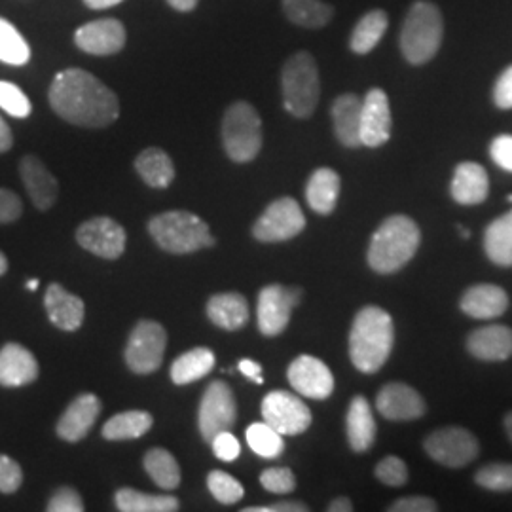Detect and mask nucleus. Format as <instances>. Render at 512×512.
Returning <instances> with one entry per match:
<instances>
[{
  "label": "nucleus",
  "mask_w": 512,
  "mask_h": 512,
  "mask_svg": "<svg viewBox=\"0 0 512 512\" xmlns=\"http://www.w3.org/2000/svg\"><path fill=\"white\" fill-rule=\"evenodd\" d=\"M120 2H124V0H84V4L92 10H107L112 6H118Z\"/></svg>",
  "instance_id": "56"
},
{
  "label": "nucleus",
  "mask_w": 512,
  "mask_h": 512,
  "mask_svg": "<svg viewBox=\"0 0 512 512\" xmlns=\"http://www.w3.org/2000/svg\"><path fill=\"white\" fill-rule=\"evenodd\" d=\"M361 109L363 101L355 93H344L332 103L334 133L344 147H361Z\"/></svg>",
  "instance_id": "23"
},
{
  "label": "nucleus",
  "mask_w": 512,
  "mask_h": 512,
  "mask_svg": "<svg viewBox=\"0 0 512 512\" xmlns=\"http://www.w3.org/2000/svg\"><path fill=\"white\" fill-rule=\"evenodd\" d=\"M135 169L152 188H167L175 179V165L162 148L143 150L135 160Z\"/></svg>",
  "instance_id": "31"
},
{
  "label": "nucleus",
  "mask_w": 512,
  "mask_h": 512,
  "mask_svg": "<svg viewBox=\"0 0 512 512\" xmlns=\"http://www.w3.org/2000/svg\"><path fill=\"white\" fill-rule=\"evenodd\" d=\"M44 308L57 329L74 332L80 329L86 317L84 300L69 293L59 283H52L44 296Z\"/></svg>",
  "instance_id": "21"
},
{
  "label": "nucleus",
  "mask_w": 512,
  "mask_h": 512,
  "mask_svg": "<svg viewBox=\"0 0 512 512\" xmlns=\"http://www.w3.org/2000/svg\"><path fill=\"white\" fill-rule=\"evenodd\" d=\"M376 408L385 420H418L425 414V403L420 393L410 385L395 382L382 387L376 399Z\"/></svg>",
  "instance_id": "19"
},
{
  "label": "nucleus",
  "mask_w": 512,
  "mask_h": 512,
  "mask_svg": "<svg viewBox=\"0 0 512 512\" xmlns=\"http://www.w3.org/2000/svg\"><path fill=\"white\" fill-rule=\"evenodd\" d=\"M283 12L304 29H321L334 18V8L321 0H283Z\"/></svg>",
  "instance_id": "34"
},
{
  "label": "nucleus",
  "mask_w": 512,
  "mask_h": 512,
  "mask_svg": "<svg viewBox=\"0 0 512 512\" xmlns=\"http://www.w3.org/2000/svg\"><path fill=\"white\" fill-rule=\"evenodd\" d=\"M238 368L243 376H247L255 384H264V380H262V366L258 365L253 359H241Z\"/></svg>",
  "instance_id": "53"
},
{
  "label": "nucleus",
  "mask_w": 512,
  "mask_h": 512,
  "mask_svg": "<svg viewBox=\"0 0 512 512\" xmlns=\"http://www.w3.org/2000/svg\"><path fill=\"white\" fill-rule=\"evenodd\" d=\"M467 349L480 361H505L512 355V330L503 325L476 329L467 338Z\"/></svg>",
  "instance_id": "24"
},
{
  "label": "nucleus",
  "mask_w": 512,
  "mask_h": 512,
  "mask_svg": "<svg viewBox=\"0 0 512 512\" xmlns=\"http://www.w3.org/2000/svg\"><path fill=\"white\" fill-rule=\"evenodd\" d=\"M209 444L213 446L215 456L222 459V461H234L241 454V444H239V440L230 431H222Z\"/></svg>",
  "instance_id": "47"
},
{
  "label": "nucleus",
  "mask_w": 512,
  "mask_h": 512,
  "mask_svg": "<svg viewBox=\"0 0 512 512\" xmlns=\"http://www.w3.org/2000/svg\"><path fill=\"white\" fill-rule=\"evenodd\" d=\"M148 234L162 251L171 255L196 253L217 243L209 232V224L188 211H167L152 217Z\"/></svg>",
  "instance_id": "4"
},
{
  "label": "nucleus",
  "mask_w": 512,
  "mask_h": 512,
  "mask_svg": "<svg viewBox=\"0 0 512 512\" xmlns=\"http://www.w3.org/2000/svg\"><path fill=\"white\" fill-rule=\"evenodd\" d=\"M420 239V228L410 217L385 219L370 239L368 266L382 275L399 272L416 255Z\"/></svg>",
  "instance_id": "3"
},
{
  "label": "nucleus",
  "mask_w": 512,
  "mask_h": 512,
  "mask_svg": "<svg viewBox=\"0 0 512 512\" xmlns=\"http://www.w3.org/2000/svg\"><path fill=\"white\" fill-rule=\"evenodd\" d=\"M340 175L330 167H319L311 173L306 186L308 205L319 215H330L340 196Z\"/></svg>",
  "instance_id": "29"
},
{
  "label": "nucleus",
  "mask_w": 512,
  "mask_h": 512,
  "mask_svg": "<svg viewBox=\"0 0 512 512\" xmlns=\"http://www.w3.org/2000/svg\"><path fill=\"white\" fill-rule=\"evenodd\" d=\"M476 484L494 492H511L512 465L509 463L486 465L476 473Z\"/></svg>",
  "instance_id": "41"
},
{
  "label": "nucleus",
  "mask_w": 512,
  "mask_h": 512,
  "mask_svg": "<svg viewBox=\"0 0 512 512\" xmlns=\"http://www.w3.org/2000/svg\"><path fill=\"white\" fill-rule=\"evenodd\" d=\"M283 105L294 118H310L317 109L321 82L315 57L308 52L291 55L281 71Z\"/></svg>",
  "instance_id": "6"
},
{
  "label": "nucleus",
  "mask_w": 512,
  "mask_h": 512,
  "mask_svg": "<svg viewBox=\"0 0 512 512\" xmlns=\"http://www.w3.org/2000/svg\"><path fill=\"white\" fill-rule=\"evenodd\" d=\"M126 27L118 19H97L74 33L76 46L92 55L118 54L126 46Z\"/></svg>",
  "instance_id": "16"
},
{
  "label": "nucleus",
  "mask_w": 512,
  "mask_h": 512,
  "mask_svg": "<svg viewBox=\"0 0 512 512\" xmlns=\"http://www.w3.org/2000/svg\"><path fill=\"white\" fill-rule=\"evenodd\" d=\"M459 232H461V238H469L471 234H469V230L467 228H463V226H459Z\"/></svg>",
  "instance_id": "61"
},
{
  "label": "nucleus",
  "mask_w": 512,
  "mask_h": 512,
  "mask_svg": "<svg viewBox=\"0 0 512 512\" xmlns=\"http://www.w3.org/2000/svg\"><path fill=\"white\" fill-rule=\"evenodd\" d=\"M444 21L439 8L429 0L410 6L401 27V52L412 65H425L439 54Z\"/></svg>",
  "instance_id": "5"
},
{
  "label": "nucleus",
  "mask_w": 512,
  "mask_h": 512,
  "mask_svg": "<svg viewBox=\"0 0 512 512\" xmlns=\"http://www.w3.org/2000/svg\"><path fill=\"white\" fill-rule=\"evenodd\" d=\"M260 484L272 494H291L296 488V478L289 467H272L260 475Z\"/></svg>",
  "instance_id": "43"
},
{
  "label": "nucleus",
  "mask_w": 512,
  "mask_h": 512,
  "mask_svg": "<svg viewBox=\"0 0 512 512\" xmlns=\"http://www.w3.org/2000/svg\"><path fill=\"white\" fill-rule=\"evenodd\" d=\"M308 505L300 503V501H281V503H274L268 507H249L243 509V512H306Z\"/></svg>",
  "instance_id": "52"
},
{
  "label": "nucleus",
  "mask_w": 512,
  "mask_h": 512,
  "mask_svg": "<svg viewBox=\"0 0 512 512\" xmlns=\"http://www.w3.org/2000/svg\"><path fill=\"white\" fill-rule=\"evenodd\" d=\"M387 25H389V19H387L384 10L368 12L357 21V25L351 33V38H349V48L355 54H370L384 37Z\"/></svg>",
  "instance_id": "33"
},
{
  "label": "nucleus",
  "mask_w": 512,
  "mask_h": 512,
  "mask_svg": "<svg viewBox=\"0 0 512 512\" xmlns=\"http://www.w3.org/2000/svg\"><path fill=\"white\" fill-rule=\"evenodd\" d=\"M12 147H14L12 129H10V126H8V124L2 120V116H0V154L8 152Z\"/></svg>",
  "instance_id": "54"
},
{
  "label": "nucleus",
  "mask_w": 512,
  "mask_h": 512,
  "mask_svg": "<svg viewBox=\"0 0 512 512\" xmlns=\"http://www.w3.org/2000/svg\"><path fill=\"white\" fill-rule=\"evenodd\" d=\"M238 418V404L232 387L224 382H211L203 393L198 425L203 440L211 442L222 431H230Z\"/></svg>",
  "instance_id": "10"
},
{
  "label": "nucleus",
  "mask_w": 512,
  "mask_h": 512,
  "mask_svg": "<svg viewBox=\"0 0 512 512\" xmlns=\"http://www.w3.org/2000/svg\"><path fill=\"white\" fill-rule=\"evenodd\" d=\"M40 374L35 355L21 344H6L0 348V385L23 387L33 384Z\"/></svg>",
  "instance_id": "22"
},
{
  "label": "nucleus",
  "mask_w": 512,
  "mask_h": 512,
  "mask_svg": "<svg viewBox=\"0 0 512 512\" xmlns=\"http://www.w3.org/2000/svg\"><path fill=\"white\" fill-rule=\"evenodd\" d=\"M222 145L236 164L253 162L262 148V120L247 101L230 105L222 118Z\"/></svg>",
  "instance_id": "7"
},
{
  "label": "nucleus",
  "mask_w": 512,
  "mask_h": 512,
  "mask_svg": "<svg viewBox=\"0 0 512 512\" xmlns=\"http://www.w3.org/2000/svg\"><path fill=\"white\" fill-rule=\"evenodd\" d=\"M143 465L154 484L162 490H175L181 484V467L164 448L148 450Z\"/></svg>",
  "instance_id": "37"
},
{
  "label": "nucleus",
  "mask_w": 512,
  "mask_h": 512,
  "mask_svg": "<svg viewBox=\"0 0 512 512\" xmlns=\"http://www.w3.org/2000/svg\"><path fill=\"white\" fill-rule=\"evenodd\" d=\"M171 8L179 12H192L198 6V0H167Z\"/></svg>",
  "instance_id": "57"
},
{
  "label": "nucleus",
  "mask_w": 512,
  "mask_h": 512,
  "mask_svg": "<svg viewBox=\"0 0 512 512\" xmlns=\"http://www.w3.org/2000/svg\"><path fill=\"white\" fill-rule=\"evenodd\" d=\"M391 107L384 90L372 88L366 93L361 109V145L378 148L391 137Z\"/></svg>",
  "instance_id": "17"
},
{
  "label": "nucleus",
  "mask_w": 512,
  "mask_h": 512,
  "mask_svg": "<svg viewBox=\"0 0 512 512\" xmlns=\"http://www.w3.org/2000/svg\"><path fill=\"white\" fill-rule=\"evenodd\" d=\"M48 99L55 114L73 126L107 128L120 116L116 93L82 69L55 74Z\"/></svg>",
  "instance_id": "1"
},
{
  "label": "nucleus",
  "mask_w": 512,
  "mask_h": 512,
  "mask_svg": "<svg viewBox=\"0 0 512 512\" xmlns=\"http://www.w3.org/2000/svg\"><path fill=\"white\" fill-rule=\"evenodd\" d=\"M287 376L294 391L308 399L323 401L329 399L334 391V376L329 366L311 355L296 357L287 370Z\"/></svg>",
  "instance_id": "15"
},
{
  "label": "nucleus",
  "mask_w": 512,
  "mask_h": 512,
  "mask_svg": "<svg viewBox=\"0 0 512 512\" xmlns=\"http://www.w3.org/2000/svg\"><path fill=\"white\" fill-rule=\"evenodd\" d=\"M101 414V401L93 393L78 395L57 421V437L67 442L84 439Z\"/></svg>",
  "instance_id": "20"
},
{
  "label": "nucleus",
  "mask_w": 512,
  "mask_h": 512,
  "mask_svg": "<svg viewBox=\"0 0 512 512\" xmlns=\"http://www.w3.org/2000/svg\"><path fill=\"white\" fill-rule=\"evenodd\" d=\"M0 109L14 118H27L33 110L29 97L12 82L0 80Z\"/></svg>",
  "instance_id": "42"
},
{
  "label": "nucleus",
  "mask_w": 512,
  "mask_h": 512,
  "mask_svg": "<svg viewBox=\"0 0 512 512\" xmlns=\"http://www.w3.org/2000/svg\"><path fill=\"white\" fill-rule=\"evenodd\" d=\"M395 342L393 319L378 306H366L355 315L349 332V357L351 363L365 372H378L391 355Z\"/></svg>",
  "instance_id": "2"
},
{
  "label": "nucleus",
  "mask_w": 512,
  "mask_h": 512,
  "mask_svg": "<svg viewBox=\"0 0 512 512\" xmlns=\"http://www.w3.org/2000/svg\"><path fill=\"white\" fill-rule=\"evenodd\" d=\"M452 198L461 205H476L488 198L490 181L482 165L475 162H463L456 167L454 181L450 186Z\"/></svg>",
  "instance_id": "25"
},
{
  "label": "nucleus",
  "mask_w": 512,
  "mask_h": 512,
  "mask_svg": "<svg viewBox=\"0 0 512 512\" xmlns=\"http://www.w3.org/2000/svg\"><path fill=\"white\" fill-rule=\"evenodd\" d=\"M38 285H40L38 279H29V281H27V289H29V291H37Z\"/></svg>",
  "instance_id": "60"
},
{
  "label": "nucleus",
  "mask_w": 512,
  "mask_h": 512,
  "mask_svg": "<svg viewBox=\"0 0 512 512\" xmlns=\"http://www.w3.org/2000/svg\"><path fill=\"white\" fill-rule=\"evenodd\" d=\"M425 452L440 465L458 469L478 456V440L461 427H444L425 440Z\"/></svg>",
  "instance_id": "13"
},
{
  "label": "nucleus",
  "mask_w": 512,
  "mask_h": 512,
  "mask_svg": "<svg viewBox=\"0 0 512 512\" xmlns=\"http://www.w3.org/2000/svg\"><path fill=\"white\" fill-rule=\"evenodd\" d=\"M31 59V48L27 40L21 37L18 29L8 21L0 18V61L6 65L21 67Z\"/></svg>",
  "instance_id": "38"
},
{
  "label": "nucleus",
  "mask_w": 512,
  "mask_h": 512,
  "mask_svg": "<svg viewBox=\"0 0 512 512\" xmlns=\"http://www.w3.org/2000/svg\"><path fill=\"white\" fill-rule=\"evenodd\" d=\"M116 507L122 512H173L179 511V499L173 495L141 494L133 488H122L114 495Z\"/></svg>",
  "instance_id": "36"
},
{
  "label": "nucleus",
  "mask_w": 512,
  "mask_h": 512,
  "mask_svg": "<svg viewBox=\"0 0 512 512\" xmlns=\"http://www.w3.org/2000/svg\"><path fill=\"white\" fill-rule=\"evenodd\" d=\"M19 175L37 209L48 211L54 207L59 194V183L40 158L33 154L23 156L19 162Z\"/></svg>",
  "instance_id": "18"
},
{
  "label": "nucleus",
  "mask_w": 512,
  "mask_h": 512,
  "mask_svg": "<svg viewBox=\"0 0 512 512\" xmlns=\"http://www.w3.org/2000/svg\"><path fill=\"white\" fill-rule=\"evenodd\" d=\"M306 228V217L293 198H279L266 207L253 226V236L262 243L296 238Z\"/></svg>",
  "instance_id": "9"
},
{
  "label": "nucleus",
  "mask_w": 512,
  "mask_h": 512,
  "mask_svg": "<svg viewBox=\"0 0 512 512\" xmlns=\"http://www.w3.org/2000/svg\"><path fill=\"white\" fill-rule=\"evenodd\" d=\"M346 429H348L349 446L353 452H366L374 444L376 420L370 404L363 395L353 397V401L349 404Z\"/></svg>",
  "instance_id": "28"
},
{
  "label": "nucleus",
  "mask_w": 512,
  "mask_h": 512,
  "mask_svg": "<svg viewBox=\"0 0 512 512\" xmlns=\"http://www.w3.org/2000/svg\"><path fill=\"white\" fill-rule=\"evenodd\" d=\"M330 512H351L353 511V505L349 501L348 497H338L334 499L329 505Z\"/></svg>",
  "instance_id": "55"
},
{
  "label": "nucleus",
  "mask_w": 512,
  "mask_h": 512,
  "mask_svg": "<svg viewBox=\"0 0 512 512\" xmlns=\"http://www.w3.org/2000/svg\"><path fill=\"white\" fill-rule=\"evenodd\" d=\"M376 476L385 486H404L408 482V469L397 456H387L376 465Z\"/></svg>",
  "instance_id": "44"
},
{
  "label": "nucleus",
  "mask_w": 512,
  "mask_h": 512,
  "mask_svg": "<svg viewBox=\"0 0 512 512\" xmlns=\"http://www.w3.org/2000/svg\"><path fill=\"white\" fill-rule=\"evenodd\" d=\"M207 488L222 505H234L243 499V486L238 480L224 471H211L207 476Z\"/></svg>",
  "instance_id": "40"
},
{
  "label": "nucleus",
  "mask_w": 512,
  "mask_h": 512,
  "mask_svg": "<svg viewBox=\"0 0 512 512\" xmlns=\"http://www.w3.org/2000/svg\"><path fill=\"white\" fill-rule=\"evenodd\" d=\"M247 442L251 450L260 458L275 459L285 452L283 435L277 433L266 421L253 423L247 427Z\"/></svg>",
  "instance_id": "39"
},
{
  "label": "nucleus",
  "mask_w": 512,
  "mask_h": 512,
  "mask_svg": "<svg viewBox=\"0 0 512 512\" xmlns=\"http://www.w3.org/2000/svg\"><path fill=\"white\" fill-rule=\"evenodd\" d=\"M23 484V471L18 461L0 454V492L16 494Z\"/></svg>",
  "instance_id": "45"
},
{
  "label": "nucleus",
  "mask_w": 512,
  "mask_h": 512,
  "mask_svg": "<svg viewBox=\"0 0 512 512\" xmlns=\"http://www.w3.org/2000/svg\"><path fill=\"white\" fill-rule=\"evenodd\" d=\"M215 366V353L207 348H194L177 357L171 365L173 384L188 385L205 378Z\"/></svg>",
  "instance_id": "30"
},
{
  "label": "nucleus",
  "mask_w": 512,
  "mask_h": 512,
  "mask_svg": "<svg viewBox=\"0 0 512 512\" xmlns=\"http://www.w3.org/2000/svg\"><path fill=\"white\" fill-rule=\"evenodd\" d=\"M302 300V289L268 285L258 294L256 317L258 329L264 336H277L287 329L293 310Z\"/></svg>",
  "instance_id": "11"
},
{
  "label": "nucleus",
  "mask_w": 512,
  "mask_h": 512,
  "mask_svg": "<svg viewBox=\"0 0 512 512\" xmlns=\"http://www.w3.org/2000/svg\"><path fill=\"white\" fill-rule=\"evenodd\" d=\"M48 511L50 512H82L84 511V501L80 494L73 488H59L48 501Z\"/></svg>",
  "instance_id": "46"
},
{
  "label": "nucleus",
  "mask_w": 512,
  "mask_h": 512,
  "mask_svg": "<svg viewBox=\"0 0 512 512\" xmlns=\"http://www.w3.org/2000/svg\"><path fill=\"white\" fill-rule=\"evenodd\" d=\"M262 416L281 435H302L311 425L310 408L289 391H272L262 401Z\"/></svg>",
  "instance_id": "12"
},
{
  "label": "nucleus",
  "mask_w": 512,
  "mask_h": 512,
  "mask_svg": "<svg viewBox=\"0 0 512 512\" xmlns=\"http://www.w3.org/2000/svg\"><path fill=\"white\" fill-rule=\"evenodd\" d=\"M207 317L211 323L224 330L243 329L249 321L247 298L239 293H220L209 298Z\"/></svg>",
  "instance_id": "27"
},
{
  "label": "nucleus",
  "mask_w": 512,
  "mask_h": 512,
  "mask_svg": "<svg viewBox=\"0 0 512 512\" xmlns=\"http://www.w3.org/2000/svg\"><path fill=\"white\" fill-rule=\"evenodd\" d=\"M439 509V505L429 499V497H421V495H412V497H403L397 499L389 511L393 512H435Z\"/></svg>",
  "instance_id": "49"
},
{
  "label": "nucleus",
  "mask_w": 512,
  "mask_h": 512,
  "mask_svg": "<svg viewBox=\"0 0 512 512\" xmlns=\"http://www.w3.org/2000/svg\"><path fill=\"white\" fill-rule=\"evenodd\" d=\"M509 308V296L497 285H475L461 298V310L475 319H495Z\"/></svg>",
  "instance_id": "26"
},
{
  "label": "nucleus",
  "mask_w": 512,
  "mask_h": 512,
  "mask_svg": "<svg viewBox=\"0 0 512 512\" xmlns=\"http://www.w3.org/2000/svg\"><path fill=\"white\" fill-rule=\"evenodd\" d=\"M490 154L495 164L505 171H512V135H499L492 141Z\"/></svg>",
  "instance_id": "50"
},
{
  "label": "nucleus",
  "mask_w": 512,
  "mask_h": 512,
  "mask_svg": "<svg viewBox=\"0 0 512 512\" xmlns=\"http://www.w3.org/2000/svg\"><path fill=\"white\" fill-rule=\"evenodd\" d=\"M23 213V203L19 200L18 194L8 190V188H0V224H10L16 222Z\"/></svg>",
  "instance_id": "48"
},
{
  "label": "nucleus",
  "mask_w": 512,
  "mask_h": 512,
  "mask_svg": "<svg viewBox=\"0 0 512 512\" xmlns=\"http://www.w3.org/2000/svg\"><path fill=\"white\" fill-rule=\"evenodd\" d=\"M484 251L497 266H512V211L488 226L484 234Z\"/></svg>",
  "instance_id": "32"
},
{
  "label": "nucleus",
  "mask_w": 512,
  "mask_h": 512,
  "mask_svg": "<svg viewBox=\"0 0 512 512\" xmlns=\"http://www.w3.org/2000/svg\"><path fill=\"white\" fill-rule=\"evenodd\" d=\"M505 429H507L509 439L512 440V412H509V414H507V418H505Z\"/></svg>",
  "instance_id": "59"
},
{
  "label": "nucleus",
  "mask_w": 512,
  "mask_h": 512,
  "mask_svg": "<svg viewBox=\"0 0 512 512\" xmlns=\"http://www.w3.org/2000/svg\"><path fill=\"white\" fill-rule=\"evenodd\" d=\"M167 332L158 321H139L129 334L126 365L135 374H152L164 361Z\"/></svg>",
  "instance_id": "8"
},
{
  "label": "nucleus",
  "mask_w": 512,
  "mask_h": 512,
  "mask_svg": "<svg viewBox=\"0 0 512 512\" xmlns=\"http://www.w3.org/2000/svg\"><path fill=\"white\" fill-rule=\"evenodd\" d=\"M494 103L499 109H512V65L495 82Z\"/></svg>",
  "instance_id": "51"
},
{
  "label": "nucleus",
  "mask_w": 512,
  "mask_h": 512,
  "mask_svg": "<svg viewBox=\"0 0 512 512\" xmlns=\"http://www.w3.org/2000/svg\"><path fill=\"white\" fill-rule=\"evenodd\" d=\"M6 272H8V258L0 251V275H4Z\"/></svg>",
  "instance_id": "58"
},
{
  "label": "nucleus",
  "mask_w": 512,
  "mask_h": 512,
  "mask_svg": "<svg viewBox=\"0 0 512 512\" xmlns=\"http://www.w3.org/2000/svg\"><path fill=\"white\" fill-rule=\"evenodd\" d=\"M76 241L80 247L90 251L92 255L116 260L126 251V230L109 217H95L86 220L76 230Z\"/></svg>",
  "instance_id": "14"
},
{
  "label": "nucleus",
  "mask_w": 512,
  "mask_h": 512,
  "mask_svg": "<svg viewBox=\"0 0 512 512\" xmlns=\"http://www.w3.org/2000/svg\"><path fill=\"white\" fill-rule=\"evenodd\" d=\"M152 416L143 410H129L116 414L103 425V437L112 442L120 440H135L147 435L152 427Z\"/></svg>",
  "instance_id": "35"
}]
</instances>
